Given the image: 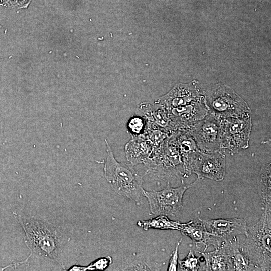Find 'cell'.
I'll return each instance as SVG.
<instances>
[{
	"label": "cell",
	"mask_w": 271,
	"mask_h": 271,
	"mask_svg": "<svg viewBox=\"0 0 271 271\" xmlns=\"http://www.w3.org/2000/svg\"><path fill=\"white\" fill-rule=\"evenodd\" d=\"M178 264L181 270L197 271L201 270L200 258L196 256L191 250L189 251L185 258L178 261Z\"/></svg>",
	"instance_id": "19"
},
{
	"label": "cell",
	"mask_w": 271,
	"mask_h": 271,
	"mask_svg": "<svg viewBox=\"0 0 271 271\" xmlns=\"http://www.w3.org/2000/svg\"><path fill=\"white\" fill-rule=\"evenodd\" d=\"M209 112L216 117H238L250 113L245 101L230 87L219 84L204 95Z\"/></svg>",
	"instance_id": "4"
},
{
	"label": "cell",
	"mask_w": 271,
	"mask_h": 271,
	"mask_svg": "<svg viewBox=\"0 0 271 271\" xmlns=\"http://www.w3.org/2000/svg\"><path fill=\"white\" fill-rule=\"evenodd\" d=\"M205 260L202 270H232L231 264L227 252L222 245L213 251L200 252Z\"/></svg>",
	"instance_id": "14"
},
{
	"label": "cell",
	"mask_w": 271,
	"mask_h": 271,
	"mask_svg": "<svg viewBox=\"0 0 271 271\" xmlns=\"http://www.w3.org/2000/svg\"><path fill=\"white\" fill-rule=\"evenodd\" d=\"M112 262L110 256L103 257L98 258L92 262L87 266L75 265L71 267L69 270H105Z\"/></svg>",
	"instance_id": "20"
},
{
	"label": "cell",
	"mask_w": 271,
	"mask_h": 271,
	"mask_svg": "<svg viewBox=\"0 0 271 271\" xmlns=\"http://www.w3.org/2000/svg\"><path fill=\"white\" fill-rule=\"evenodd\" d=\"M225 171V155L221 151L204 153L200 151L192 159L183 172V177L194 173L198 179L222 181Z\"/></svg>",
	"instance_id": "7"
},
{
	"label": "cell",
	"mask_w": 271,
	"mask_h": 271,
	"mask_svg": "<svg viewBox=\"0 0 271 271\" xmlns=\"http://www.w3.org/2000/svg\"><path fill=\"white\" fill-rule=\"evenodd\" d=\"M204 95L196 81L176 85L171 91L156 101L165 109L187 105L202 100Z\"/></svg>",
	"instance_id": "10"
},
{
	"label": "cell",
	"mask_w": 271,
	"mask_h": 271,
	"mask_svg": "<svg viewBox=\"0 0 271 271\" xmlns=\"http://www.w3.org/2000/svg\"><path fill=\"white\" fill-rule=\"evenodd\" d=\"M230 259L232 270H257L240 249V242L236 236L222 244Z\"/></svg>",
	"instance_id": "13"
},
{
	"label": "cell",
	"mask_w": 271,
	"mask_h": 271,
	"mask_svg": "<svg viewBox=\"0 0 271 271\" xmlns=\"http://www.w3.org/2000/svg\"><path fill=\"white\" fill-rule=\"evenodd\" d=\"M105 142L107 152L103 168L105 178L115 192L140 204L145 191L143 187V177L130 163L118 162L106 139Z\"/></svg>",
	"instance_id": "2"
},
{
	"label": "cell",
	"mask_w": 271,
	"mask_h": 271,
	"mask_svg": "<svg viewBox=\"0 0 271 271\" xmlns=\"http://www.w3.org/2000/svg\"><path fill=\"white\" fill-rule=\"evenodd\" d=\"M258 183L259 194L263 205H271L270 163L262 167Z\"/></svg>",
	"instance_id": "17"
},
{
	"label": "cell",
	"mask_w": 271,
	"mask_h": 271,
	"mask_svg": "<svg viewBox=\"0 0 271 271\" xmlns=\"http://www.w3.org/2000/svg\"><path fill=\"white\" fill-rule=\"evenodd\" d=\"M25 233L24 242L31 255L64 267L62 252L69 238L48 220L14 213Z\"/></svg>",
	"instance_id": "1"
},
{
	"label": "cell",
	"mask_w": 271,
	"mask_h": 271,
	"mask_svg": "<svg viewBox=\"0 0 271 271\" xmlns=\"http://www.w3.org/2000/svg\"><path fill=\"white\" fill-rule=\"evenodd\" d=\"M254 225L247 226L246 239L240 249L257 270L271 269V206L266 205Z\"/></svg>",
	"instance_id": "3"
},
{
	"label": "cell",
	"mask_w": 271,
	"mask_h": 271,
	"mask_svg": "<svg viewBox=\"0 0 271 271\" xmlns=\"http://www.w3.org/2000/svg\"><path fill=\"white\" fill-rule=\"evenodd\" d=\"M180 231L183 235L189 237L196 248L204 246L203 252L205 251L208 232L200 218L182 223Z\"/></svg>",
	"instance_id": "15"
},
{
	"label": "cell",
	"mask_w": 271,
	"mask_h": 271,
	"mask_svg": "<svg viewBox=\"0 0 271 271\" xmlns=\"http://www.w3.org/2000/svg\"><path fill=\"white\" fill-rule=\"evenodd\" d=\"M153 147L144 135L131 137L125 146L127 160L132 166L144 164L150 156Z\"/></svg>",
	"instance_id": "12"
},
{
	"label": "cell",
	"mask_w": 271,
	"mask_h": 271,
	"mask_svg": "<svg viewBox=\"0 0 271 271\" xmlns=\"http://www.w3.org/2000/svg\"><path fill=\"white\" fill-rule=\"evenodd\" d=\"M182 223L173 221L166 215H160L146 220H139L137 225L144 230L150 229L160 230H175L180 231Z\"/></svg>",
	"instance_id": "16"
},
{
	"label": "cell",
	"mask_w": 271,
	"mask_h": 271,
	"mask_svg": "<svg viewBox=\"0 0 271 271\" xmlns=\"http://www.w3.org/2000/svg\"><path fill=\"white\" fill-rule=\"evenodd\" d=\"M217 118L219 122L221 149H228L233 154L249 147L252 128L250 113L242 116Z\"/></svg>",
	"instance_id": "6"
},
{
	"label": "cell",
	"mask_w": 271,
	"mask_h": 271,
	"mask_svg": "<svg viewBox=\"0 0 271 271\" xmlns=\"http://www.w3.org/2000/svg\"><path fill=\"white\" fill-rule=\"evenodd\" d=\"M182 239L179 240L176 244L175 250L172 252L171 257L170 259L168 270H177L178 264V254H179V247L181 242Z\"/></svg>",
	"instance_id": "21"
},
{
	"label": "cell",
	"mask_w": 271,
	"mask_h": 271,
	"mask_svg": "<svg viewBox=\"0 0 271 271\" xmlns=\"http://www.w3.org/2000/svg\"><path fill=\"white\" fill-rule=\"evenodd\" d=\"M187 131L193 138L200 151L212 153L221 151L219 120L211 113Z\"/></svg>",
	"instance_id": "8"
},
{
	"label": "cell",
	"mask_w": 271,
	"mask_h": 271,
	"mask_svg": "<svg viewBox=\"0 0 271 271\" xmlns=\"http://www.w3.org/2000/svg\"><path fill=\"white\" fill-rule=\"evenodd\" d=\"M197 181L185 184L182 180L181 185L177 187H171L170 182H168L166 186L161 190H145L144 196L147 199L151 213L157 216L164 215L168 217H175L180 215L183 207V195Z\"/></svg>",
	"instance_id": "5"
},
{
	"label": "cell",
	"mask_w": 271,
	"mask_h": 271,
	"mask_svg": "<svg viewBox=\"0 0 271 271\" xmlns=\"http://www.w3.org/2000/svg\"><path fill=\"white\" fill-rule=\"evenodd\" d=\"M166 110L174 132L188 130L209 113L204 99L187 105Z\"/></svg>",
	"instance_id": "9"
},
{
	"label": "cell",
	"mask_w": 271,
	"mask_h": 271,
	"mask_svg": "<svg viewBox=\"0 0 271 271\" xmlns=\"http://www.w3.org/2000/svg\"><path fill=\"white\" fill-rule=\"evenodd\" d=\"M147 127V122L145 118L139 115L132 116L127 123L128 132L131 137H137L145 133Z\"/></svg>",
	"instance_id": "18"
},
{
	"label": "cell",
	"mask_w": 271,
	"mask_h": 271,
	"mask_svg": "<svg viewBox=\"0 0 271 271\" xmlns=\"http://www.w3.org/2000/svg\"><path fill=\"white\" fill-rule=\"evenodd\" d=\"M201 219V218H200ZM206 230L222 242L232 239L238 235L247 233V224L243 219H201Z\"/></svg>",
	"instance_id": "11"
}]
</instances>
